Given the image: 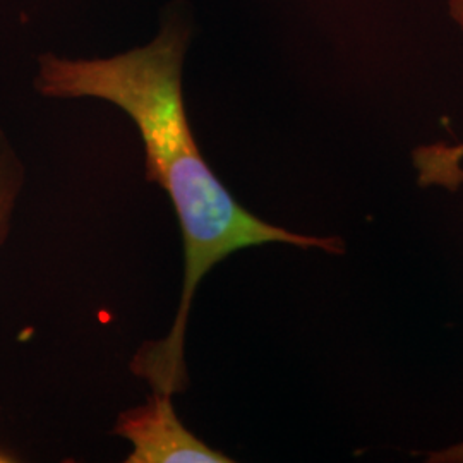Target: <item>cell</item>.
<instances>
[{
  "label": "cell",
  "mask_w": 463,
  "mask_h": 463,
  "mask_svg": "<svg viewBox=\"0 0 463 463\" xmlns=\"http://www.w3.org/2000/svg\"><path fill=\"white\" fill-rule=\"evenodd\" d=\"M24 185V168L0 131V248L5 244L17 201Z\"/></svg>",
  "instance_id": "3"
},
{
  "label": "cell",
  "mask_w": 463,
  "mask_h": 463,
  "mask_svg": "<svg viewBox=\"0 0 463 463\" xmlns=\"http://www.w3.org/2000/svg\"><path fill=\"white\" fill-rule=\"evenodd\" d=\"M428 462L430 463H463V441L443 448L436 453H430Z\"/></svg>",
  "instance_id": "5"
},
{
  "label": "cell",
  "mask_w": 463,
  "mask_h": 463,
  "mask_svg": "<svg viewBox=\"0 0 463 463\" xmlns=\"http://www.w3.org/2000/svg\"><path fill=\"white\" fill-rule=\"evenodd\" d=\"M428 160L436 175L445 181H457L462 177L463 143L458 145H430L428 148Z\"/></svg>",
  "instance_id": "4"
},
{
  "label": "cell",
  "mask_w": 463,
  "mask_h": 463,
  "mask_svg": "<svg viewBox=\"0 0 463 463\" xmlns=\"http://www.w3.org/2000/svg\"><path fill=\"white\" fill-rule=\"evenodd\" d=\"M448 9H449V17L463 32V0H449Z\"/></svg>",
  "instance_id": "6"
},
{
  "label": "cell",
  "mask_w": 463,
  "mask_h": 463,
  "mask_svg": "<svg viewBox=\"0 0 463 463\" xmlns=\"http://www.w3.org/2000/svg\"><path fill=\"white\" fill-rule=\"evenodd\" d=\"M189 30L168 23L149 45L109 59L42 55L34 90L47 99L114 103L139 131L146 181L160 185L175 210L184 241L183 296L172 330L136 352L131 371L151 392L187 390L185 331L203 279L233 252L263 244L344 254L340 237L287 231L252 215L215 175L199 151L184 107L183 67Z\"/></svg>",
  "instance_id": "1"
},
{
  "label": "cell",
  "mask_w": 463,
  "mask_h": 463,
  "mask_svg": "<svg viewBox=\"0 0 463 463\" xmlns=\"http://www.w3.org/2000/svg\"><path fill=\"white\" fill-rule=\"evenodd\" d=\"M172 398L151 392L146 403L118 414L112 434L133 445L126 463H231L184 426Z\"/></svg>",
  "instance_id": "2"
}]
</instances>
